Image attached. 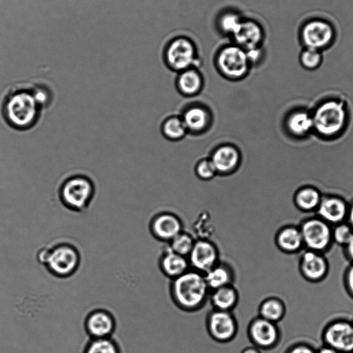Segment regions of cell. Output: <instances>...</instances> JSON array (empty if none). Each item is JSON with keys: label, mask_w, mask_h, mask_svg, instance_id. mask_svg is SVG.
<instances>
[{"label": "cell", "mask_w": 353, "mask_h": 353, "mask_svg": "<svg viewBox=\"0 0 353 353\" xmlns=\"http://www.w3.org/2000/svg\"><path fill=\"white\" fill-rule=\"evenodd\" d=\"M45 108L37 94V83L14 84L2 96L0 113L10 128L24 131L33 128Z\"/></svg>", "instance_id": "6da1fadb"}, {"label": "cell", "mask_w": 353, "mask_h": 353, "mask_svg": "<svg viewBox=\"0 0 353 353\" xmlns=\"http://www.w3.org/2000/svg\"><path fill=\"white\" fill-rule=\"evenodd\" d=\"M170 296L174 303L185 312L201 309L209 299L210 290L204 274L192 269L172 279Z\"/></svg>", "instance_id": "7a4b0ae2"}, {"label": "cell", "mask_w": 353, "mask_h": 353, "mask_svg": "<svg viewBox=\"0 0 353 353\" xmlns=\"http://www.w3.org/2000/svg\"><path fill=\"white\" fill-rule=\"evenodd\" d=\"M95 185L84 174H73L65 179L59 189V202L66 209L77 212L86 210L94 199Z\"/></svg>", "instance_id": "3957f363"}, {"label": "cell", "mask_w": 353, "mask_h": 353, "mask_svg": "<svg viewBox=\"0 0 353 353\" xmlns=\"http://www.w3.org/2000/svg\"><path fill=\"white\" fill-rule=\"evenodd\" d=\"M298 33L304 48L320 52L333 45L336 35L334 24L327 17L318 15L305 18L301 23Z\"/></svg>", "instance_id": "277c9868"}, {"label": "cell", "mask_w": 353, "mask_h": 353, "mask_svg": "<svg viewBox=\"0 0 353 353\" xmlns=\"http://www.w3.org/2000/svg\"><path fill=\"white\" fill-rule=\"evenodd\" d=\"M314 130L320 136L332 137L346 125L347 112L341 100L329 99L321 103L312 112Z\"/></svg>", "instance_id": "5b68a950"}, {"label": "cell", "mask_w": 353, "mask_h": 353, "mask_svg": "<svg viewBox=\"0 0 353 353\" xmlns=\"http://www.w3.org/2000/svg\"><path fill=\"white\" fill-rule=\"evenodd\" d=\"M36 256L39 263L44 264L51 272L59 276L72 274L79 262L77 250L68 244H61L51 250L41 248Z\"/></svg>", "instance_id": "8992f818"}, {"label": "cell", "mask_w": 353, "mask_h": 353, "mask_svg": "<svg viewBox=\"0 0 353 353\" xmlns=\"http://www.w3.org/2000/svg\"><path fill=\"white\" fill-rule=\"evenodd\" d=\"M214 61L219 72L231 79L243 78L251 66L246 50L234 43L221 46L215 54Z\"/></svg>", "instance_id": "52a82bcc"}, {"label": "cell", "mask_w": 353, "mask_h": 353, "mask_svg": "<svg viewBox=\"0 0 353 353\" xmlns=\"http://www.w3.org/2000/svg\"><path fill=\"white\" fill-rule=\"evenodd\" d=\"M198 52L194 42L185 36L172 39L166 45L163 57L167 65L172 70L181 72L195 67Z\"/></svg>", "instance_id": "ba28073f"}, {"label": "cell", "mask_w": 353, "mask_h": 353, "mask_svg": "<svg viewBox=\"0 0 353 353\" xmlns=\"http://www.w3.org/2000/svg\"><path fill=\"white\" fill-rule=\"evenodd\" d=\"M206 328L213 340L222 343H228L235 338L238 323L232 312L213 309L206 317Z\"/></svg>", "instance_id": "9c48e42d"}, {"label": "cell", "mask_w": 353, "mask_h": 353, "mask_svg": "<svg viewBox=\"0 0 353 353\" xmlns=\"http://www.w3.org/2000/svg\"><path fill=\"white\" fill-rule=\"evenodd\" d=\"M188 259L190 269L205 274L220 261L219 249L209 239H196Z\"/></svg>", "instance_id": "30bf717a"}, {"label": "cell", "mask_w": 353, "mask_h": 353, "mask_svg": "<svg viewBox=\"0 0 353 353\" xmlns=\"http://www.w3.org/2000/svg\"><path fill=\"white\" fill-rule=\"evenodd\" d=\"M264 37V30L257 21L244 18L231 37L232 43L245 50L262 46Z\"/></svg>", "instance_id": "8fae6325"}, {"label": "cell", "mask_w": 353, "mask_h": 353, "mask_svg": "<svg viewBox=\"0 0 353 353\" xmlns=\"http://www.w3.org/2000/svg\"><path fill=\"white\" fill-rule=\"evenodd\" d=\"M248 335L253 345L259 349L271 347L278 339V332L274 323L259 316L254 318L249 323Z\"/></svg>", "instance_id": "7c38bea8"}, {"label": "cell", "mask_w": 353, "mask_h": 353, "mask_svg": "<svg viewBox=\"0 0 353 353\" xmlns=\"http://www.w3.org/2000/svg\"><path fill=\"white\" fill-rule=\"evenodd\" d=\"M149 230L155 239L169 243L183 231V225L175 215L164 213L152 220L149 225Z\"/></svg>", "instance_id": "4fadbf2b"}, {"label": "cell", "mask_w": 353, "mask_h": 353, "mask_svg": "<svg viewBox=\"0 0 353 353\" xmlns=\"http://www.w3.org/2000/svg\"><path fill=\"white\" fill-rule=\"evenodd\" d=\"M302 239L311 248L321 250L330 241V232L328 226L322 221L312 219L303 224Z\"/></svg>", "instance_id": "5bb4252c"}, {"label": "cell", "mask_w": 353, "mask_h": 353, "mask_svg": "<svg viewBox=\"0 0 353 353\" xmlns=\"http://www.w3.org/2000/svg\"><path fill=\"white\" fill-rule=\"evenodd\" d=\"M85 327L92 339L109 338L114 329V320L109 312L97 310L88 316Z\"/></svg>", "instance_id": "9a60e30c"}, {"label": "cell", "mask_w": 353, "mask_h": 353, "mask_svg": "<svg viewBox=\"0 0 353 353\" xmlns=\"http://www.w3.org/2000/svg\"><path fill=\"white\" fill-rule=\"evenodd\" d=\"M325 339L335 350H353V327L346 323H336L326 331Z\"/></svg>", "instance_id": "2e32d148"}, {"label": "cell", "mask_w": 353, "mask_h": 353, "mask_svg": "<svg viewBox=\"0 0 353 353\" xmlns=\"http://www.w3.org/2000/svg\"><path fill=\"white\" fill-rule=\"evenodd\" d=\"M159 264L163 274L171 280L190 269L188 257L173 252L168 247L161 256Z\"/></svg>", "instance_id": "e0dca14e"}, {"label": "cell", "mask_w": 353, "mask_h": 353, "mask_svg": "<svg viewBox=\"0 0 353 353\" xmlns=\"http://www.w3.org/2000/svg\"><path fill=\"white\" fill-rule=\"evenodd\" d=\"M208 300L214 310L232 312L238 304L239 294L233 285H229L211 290Z\"/></svg>", "instance_id": "ac0fdd59"}, {"label": "cell", "mask_w": 353, "mask_h": 353, "mask_svg": "<svg viewBox=\"0 0 353 353\" xmlns=\"http://www.w3.org/2000/svg\"><path fill=\"white\" fill-rule=\"evenodd\" d=\"M317 208L319 215L332 223L343 220L347 212L345 201L336 196H322Z\"/></svg>", "instance_id": "d6986e66"}, {"label": "cell", "mask_w": 353, "mask_h": 353, "mask_svg": "<svg viewBox=\"0 0 353 353\" xmlns=\"http://www.w3.org/2000/svg\"><path fill=\"white\" fill-rule=\"evenodd\" d=\"M203 274L210 291L232 285L235 278L234 270L230 264L221 261Z\"/></svg>", "instance_id": "ffe728a7"}, {"label": "cell", "mask_w": 353, "mask_h": 353, "mask_svg": "<svg viewBox=\"0 0 353 353\" xmlns=\"http://www.w3.org/2000/svg\"><path fill=\"white\" fill-rule=\"evenodd\" d=\"M288 131L294 136L301 137L314 130L312 113L304 110H297L288 116L286 121Z\"/></svg>", "instance_id": "44dd1931"}, {"label": "cell", "mask_w": 353, "mask_h": 353, "mask_svg": "<svg viewBox=\"0 0 353 353\" xmlns=\"http://www.w3.org/2000/svg\"><path fill=\"white\" fill-rule=\"evenodd\" d=\"M237 150L229 145L218 148L213 154L212 162L216 172H226L233 169L239 161Z\"/></svg>", "instance_id": "7402d4cb"}, {"label": "cell", "mask_w": 353, "mask_h": 353, "mask_svg": "<svg viewBox=\"0 0 353 353\" xmlns=\"http://www.w3.org/2000/svg\"><path fill=\"white\" fill-rule=\"evenodd\" d=\"M322 196L319 190L311 185L299 188L294 194L296 205L303 210H311L318 208Z\"/></svg>", "instance_id": "603a6c76"}, {"label": "cell", "mask_w": 353, "mask_h": 353, "mask_svg": "<svg viewBox=\"0 0 353 353\" xmlns=\"http://www.w3.org/2000/svg\"><path fill=\"white\" fill-rule=\"evenodd\" d=\"M178 85L183 93L194 94L200 90L202 85V77L194 67L190 68L180 72Z\"/></svg>", "instance_id": "cb8c5ba5"}, {"label": "cell", "mask_w": 353, "mask_h": 353, "mask_svg": "<svg viewBox=\"0 0 353 353\" xmlns=\"http://www.w3.org/2000/svg\"><path fill=\"white\" fill-rule=\"evenodd\" d=\"M301 269L307 277L316 279L324 274L326 265L322 257L314 252H307L303 255Z\"/></svg>", "instance_id": "d4e9b609"}, {"label": "cell", "mask_w": 353, "mask_h": 353, "mask_svg": "<svg viewBox=\"0 0 353 353\" xmlns=\"http://www.w3.org/2000/svg\"><path fill=\"white\" fill-rule=\"evenodd\" d=\"M243 17L234 10L221 12L216 19V27L223 35L232 37L240 25Z\"/></svg>", "instance_id": "484cf974"}, {"label": "cell", "mask_w": 353, "mask_h": 353, "mask_svg": "<svg viewBox=\"0 0 353 353\" xmlns=\"http://www.w3.org/2000/svg\"><path fill=\"white\" fill-rule=\"evenodd\" d=\"M302 240L301 232L294 228L283 229L276 237L278 245L286 251H294L298 249Z\"/></svg>", "instance_id": "4316f807"}, {"label": "cell", "mask_w": 353, "mask_h": 353, "mask_svg": "<svg viewBox=\"0 0 353 353\" xmlns=\"http://www.w3.org/2000/svg\"><path fill=\"white\" fill-rule=\"evenodd\" d=\"M259 316L276 322L279 321L283 314V306L279 300L269 298L263 300L259 307Z\"/></svg>", "instance_id": "83f0119b"}, {"label": "cell", "mask_w": 353, "mask_h": 353, "mask_svg": "<svg viewBox=\"0 0 353 353\" xmlns=\"http://www.w3.org/2000/svg\"><path fill=\"white\" fill-rule=\"evenodd\" d=\"M194 242L195 239L190 234L182 231L168 243V248L173 252L188 257Z\"/></svg>", "instance_id": "f1b7e54d"}, {"label": "cell", "mask_w": 353, "mask_h": 353, "mask_svg": "<svg viewBox=\"0 0 353 353\" xmlns=\"http://www.w3.org/2000/svg\"><path fill=\"white\" fill-rule=\"evenodd\" d=\"M183 121L186 128L199 130L207 124L208 115L201 108H192L185 113Z\"/></svg>", "instance_id": "f546056e"}, {"label": "cell", "mask_w": 353, "mask_h": 353, "mask_svg": "<svg viewBox=\"0 0 353 353\" xmlns=\"http://www.w3.org/2000/svg\"><path fill=\"white\" fill-rule=\"evenodd\" d=\"M84 353H119L115 343L110 338L92 339Z\"/></svg>", "instance_id": "4dcf8cb0"}, {"label": "cell", "mask_w": 353, "mask_h": 353, "mask_svg": "<svg viewBox=\"0 0 353 353\" xmlns=\"http://www.w3.org/2000/svg\"><path fill=\"white\" fill-rule=\"evenodd\" d=\"M321 52L310 48H304L299 56V61L304 68L312 70L318 68L322 63Z\"/></svg>", "instance_id": "1f68e13d"}, {"label": "cell", "mask_w": 353, "mask_h": 353, "mask_svg": "<svg viewBox=\"0 0 353 353\" xmlns=\"http://www.w3.org/2000/svg\"><path fill=\"white\" fill-rule=\"evenodd\" d=\"M183 119L173 117L168 119L163 125L165 134L172 139H179L184 136L186 131Z\"/></svg>", "instance_id": "d6a6232c"}, {"label": "cell", "mask_w": 353, "mask_h": 353, "mask_svg": "<svg viewBox=\"0 0 353 353\" xmlns=\"http://www.w3.org/2000/svg\"><path fill=\"white\" fill-rule=\"evenodd\" d=\"M198 175L205 179L213 177L216 172V168L211 160H203L196 167Z\"/></svg>", "instance_id": "836d02e7"}, {"label": "cell", "mask_w": 353, "mask_h": 353, "mask_svg": "<svg viewBox=\"0 0 353 353\" xmlns=\"http://www.w3.org/2000/svg\"><path fill=\"white\" fill-rule=\"evenodd\" d=\"M352 236L350 228L345 225L338 226L334 231V238L339 243H347Z\"/></svg>", "instance_id": "e575fe53"}, {"label": "cell", "mask_w": 353, "mask_h": 353, "mask_svg": "<svg viewBox=\"0 0 353 353\" xmlns=\"http://www.w3.org/2000/svg\"><path fill=\"white\" fill-rule=\"evenodd\" d=\"M246 52L251 65L257 64L264 57V50L262 46L246 50Z\"/></svg>", "instance_id": "d590c367"}, {"label": "cell", "mask_w": 353, "mask_h": 353, "mask_svg": "<svg viewBox=\"0 0 353 353\" xmlns=\"http://www.w3.org/2000/svg\"><path fill=\"white\" fill-rule=\"evenodd\" d=\"M290 353H314V352L307 347L299 346L292 350Z\"/></svg>", "instance_id": "8d00e7d4"}, {"label": "cell", "mask_w": 353, "mask_h": 353, "mask_svg": "<svg viewBox=\"0 0 353 353\" xmlns=\"http://www.w3.org/2000/svg\"><path fill=\"white\" fill-rule=\"evenodd\" d=\"M241 353H261L259 348L256 346H249L244 348Z\"/></svg>", "instance_id": "74e56055"}, {"label": "cell", "mask_w": 353, "mask_h": 353, "mask_svg": "<svg viewBox=\"0 0 353 353\" xmlns=\"http://www.w3.org/2000/svg\"><path fill=\"white\" fill-rule=\"evenodd\" d=\"M347 281L349 286L353 292V268H352L349 271Z\"/></svg>", "instance_id": "f35d334b"}, {"label": "cell", "mask_w": 353, "mask_h": 353, "mask_svg": "<svg viewBox=\"0 0 353 353\" xmlns=\"http://www.w3.org/2000/svg\"><path fill=\"white\" fill-rule=\"evenodd\" d=\"M347 248L350 256H352V258H353V234L350 240L347 243Z\"/></svg>", "instance_id": "ab89813d"}, {"label": "cell", "mask_w": 353, "mask_h": 353, "mask_svg": "<svg viewBox=\"0 0 353 353\" xmlns=\"http://www.w3.org/2000/svg\"><path fill=\"white\" fill-rule=\"evenodd\" d=\"M319 353H337V352L333 348H323Z\"/></svg>", "instance_id": "60d3db41"}, {"label": "cell", "mask_w": 353, "mask_h": 353, "mask_svg": "<svg viewBox=\"0 0 353 353\" xmlns=\"http://www.w3.org/2000/svg\"><path fill=\"white\" fill-rule=\"evenodd\" d=\"M350 221L351 224L353 225V205L351 207L350 213H349Z\"/></svg>", "instance_id": "b9f144b4"}]
</instances>
